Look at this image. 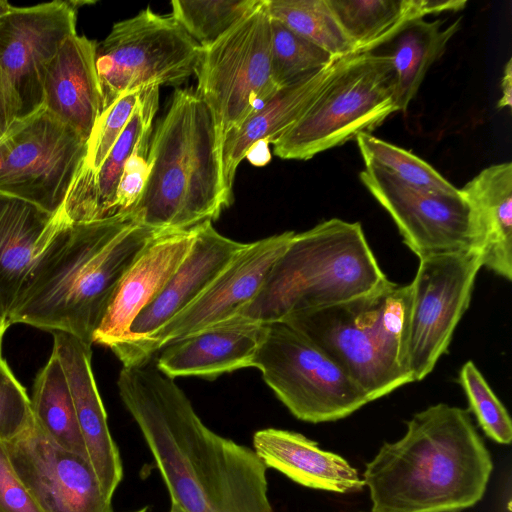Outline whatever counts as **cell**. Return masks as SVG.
I'll list each match as a JSON object with an SVG mask.
<instances>
[{
  "mask_svg": "<svg viewBox=\"0 0 512 512\" xmlns=\"http://www.w3.org/2000/svg\"><path fill=\"white\" fill-rule=\"evenodd\" d=\"M117 387L170 495L184 512H274L267 467L248 446L208 428L156 366L123 367Z\"/></svg>",
  "mask_w": 512,
  "mask_h": 512,
  "instance_id": "obj_1",
  "label": "cell"
},
{
  "mask_svg": "<svg viewBox=\"0 0 512 512\" xmlns=\"http://www.w3.org/2000/svg\"><path fill=\"white\" fill-rule=\"evenodd\" d=\"M162 232L132 215L57 224L50 221L39 252L7 318L69 333L92 345V337L124 274Z\"/></svg>",
  "mask_w": 512,
  "mask_h": 512,
  "instance_id": "obj_2",
  "label": "cell"
},
{
  "mask_svg": "<svg viewBox=\"0 0 512 512\" xmlns=\"http://www.w3.org/2000/svg\"><path fill=\"white\" fill-rule=\"evenodd\" d=\"M493 462L470 411L438 403L366 464L371 512H460L484 496Z\"/></svg>",
  "mask_w": 512,
  "mask_h": 512,
  "instance_id": "obj_3",
  "label": "cell"
},
{
  "mask_svg": "<svg viewBox=\"0 0 512 512\" xmlns=\"http://www.w3.org/2000/svg\"><path fill=\"white\" fill-rule=\"evenodd\" d=\"M150 173L132 211L159 232L192 229L217 219L232 200L224 188L221 141L196 92L176 89L150 139Z\"/></svg>",
  "mask_w": 512,
  "mask_h": 512,
  "instance_id": "obj_4",
  "label": "cell"
},
{
  "mask_svg": "<svg viewBox=\"0 0 512 512\" xmlns=\"http://www.w3.org/2000/svg\"><path fill=\"white\" fill-rule=\"evenodd\" d=\"M386 279L361 223L331 218L294 234L239 315L283 321L364 295Z\"/></svg>",
  "mask_w": 512,
  "mask_h": 512,
  "instance_id": "obj_5",
  "label": "cell"
},
{
  "mask_svg": "<svg viewBox=\"0 0 512 512\" xmlns=\"http://www.w3.org/2000/svg\"><path fill=\"white\" fill-rule=\"evenodd\" d=\"M409 315V284L387 278L364 295L283 321L333 359L371 402L412 382Z\"/></svg>",
  "mask_w": 512,
  "mask_h": 512,
  "instance_id": "obj_6",
  "label": "cell"
},
{
  "mask_svg": "<svg viewBox=\"0 0 512 512\" xmlns=\"http://www.w3.org/2000/svg\"><path fill=\"white\" fill-rule=\"evenodd\" d=\"M398 112L386 53L351 55L300 118L273 144L282 159L308 160L371 133Z\"/></svg>",
  "mask_w": 512,
  "mask_h": 512,
  "instance_id": "obj_7",
  "label": "cell"
},
{
  "mask_svg": "<svg viewBox=\"0 0 512 512\" xmlns=\"http://www.w3.org/2000/svg\"><path fill=\"white\" fill-rule=\"evenodd\" d=\"M253 367L286 408L305 422L336 421L370 402L333 359L284 321L266 324Z\"/></svg>",
  "mask_w": 512,
  "mask_h": 512,
  "instance_id": "obj_8",
  "label": "cell"
},
{
  "mask_svg": "<svg viewBox=\"0 0 512 512\" xmlns=\"http://www.w3.org/2000/svg\"><path fill=\"white\" fill-rule=\"evenodd\" d=\"M195 74L196 94L210 110L222 143L280 89L272 77L265 0L215 43L201 48Z\"/></svg>",
  "mask_w": 512,
  "mask_h": 512,
  "instance_id": "obj_9",
  "label": "cell"
},
{
  "mask_svg": "<svg viewBox=\"0 0 512 512\" xmlns=\"http://www.w3.org/2000/svg\"><path fill=\"white\" fill-rule=\"evenodd\" d=\"M200 52L172 15L149 7L115 23L96 47L102 112L127 92L183 83L195 73Z\"/></svg>",
  "mask_w": 512,
  "mask_h": 512,
  "instance_id": "obj_10",
  "label": "cell"
},
{
  "mask_svg": "<svg viewBox=\"0 0 512 512\" xmlns=\"http://www.w3.org/2000/svg\"><path fill=\"white\" fill-rule=\"evenodd\" d=\"M86 153L87 142L42 106L14 121L0 137V195L55 214Z\"/></svg>",
  "mask_w": 512,
  "mask_h": 512,
  "instance_id": "obj_11",
  "label": "cell"
},
{
  "mask_svg": "<svg viewBox=\"0 0 512 512\" xmlns=\"http://www.w3.org/2000/svg\"><path fill=\"white\" fill-rule=\"evenodd\" d=\"M482 267L475 250L419 258L410 286L408 367L423 380L447 352Z\"/></svg>",
  "mask_w": 512,
  "mask_h": 512,
  "instance_id": "obj_12",
  "label": "cell"
},
{
  "mask_svg": "<svg viewBox=\"0 0 512 512\" xmlns=\"http://www.w3.org/2000/svg\"><path fill=\"white\" fill-rule=\"evenodd\" d=\"M294 231L247 243L203 294L187 309L149 337L110 349L123 367L149 363L165 345L239 315L257 296L273 264Z\"/></svg>",
  "mask_w": 512,
  "mask_h": 512,
  "instance_id": "obj_13",
  "label": "cell"
},
{
  "mask_svg": "<svg viewBox=\"0 0 512 512\" xmlns=\"http://www.w3.org/2000/svg\"><path fill=\"white\" fill-rule=\"evenodd\" d=\"M359 177L418 258L476 251L474 208L460 189L439 192L414 188L375 166H365Z\"/></svg>",
  "mask_w": 512,
  "mask_h": 512,
  "instance_id": "obj_14",
  "label": "cell"
},
{
  "mask_svg": "<svg viewBox=\"0 0 512 512\" xmlns=\"http://www.w3.org/2000/svg\"><path fill=\"white\" fill-rule=\"evenodd\" d=\"M80 1L14 7L0 18V71L18 105V119L43 106L47 68L76 33Z\"/></svg>",
  "mask_w": 512,
  "mask_h": 512,
  "instance_id": "obj_15",
  "label": "cell"
},
{
  "mask_svg": "<svg viewBox=\"0 0 512 512\" xmlns=\"http://www.w3.org/2000/svg\"><path fill=\"white\" fill-rule=\"evenodd\" d=\"M11 464L42 512H113L90 462L56 445L34 417L3 443Z\"/></svg>",
  "mask_w": 512,
  "mask_h": 512,
  "instance_id": "obj_16",
  "label": "cell"
},
{
  "mask_svg": "<svg viewBox=\"0 0 512 512\" xmlns=\"http://www.w3.org/2000/svg\"><path fill=\"white\" fill-rule=\"evenodd\" d=\"M195 228L162 232L145 247L117 285L92 344L110 348L128 339L133 320L157 297L187 255Z\"/></svg>",
  "mask_w": 512,
  "mask_h": 512,
  "instance_id": "obj_17",
  "label": "cell"
},
{
  "mask_svg": "<svg viewBox=\"0 0 512 512\" xmlns=\"http://www.w3.org/2000/svg\"><path fill=\"white\" fill-rule=\"evenodd\" d=\"M246 244L223 236L210 221L196 226L195 238L187 255L157 297L133 320L129 337L123 342L145 339L182 313Z\"/></svg>",
  "mask_w": 512,
  "mask_h": 512,
  "instance_id": "obj_18",
  "label": "cell"
},
{
  "mask_svg": "<svg viewBox=\"0 0 512 512\" xmlns=\"http://www.w3.org/2000/svg\"><path fill=\"white\" fill-rule=\"evenodd\" d=\"M53 337L52 352L66 375L88 460L112 499L123 478V465L93 375L91 345L66 332H53Z\"/></svg>",
  "mask_w": 512,
  "mask_h": 512,
  "instance_id": "obj_19",
  "label": "cell"
},
{
  "mask_svg": "<svg viewBox=\"0 0 512 512\" xmlns=\"http://www.w3.org/2000/svg\"><path fill=\"white\" fill-rule=\"evenodd\" d=\"M265 331L266 324L237 315L163 346L156 353L155 366L172 379L198 376L213 380L253 367Z\"/></svg>",
  "mask_w": 512,
  "mask_h": 512,
  "instance_id": "obj_20",
  "label": "cell"
},
{
  "mask_svg": "<svg viewBox=\"0 0 512 512\" xmlns=\"http://www.w3.org/2000/svg\"><path fill=\"white\" fill-rule=\"evenodd\" d=\"M158 107L159 86L141 89L127 126L104 162L94 173L77 174L63 206L53 215L54 223L79 224L115 218L113 205L124 165L139 140L152 132Z\"/></svg>",
  "mask_w": 512,
  "mask_h": 512,
  "instance_id": "obj_21",
  "label": "cell"
},
{
  "mask_svg": "<svg viewBox=\"0 0 512 512\" xmlns=\"http://www.w3.org/2000/svg\"><path fill=\"white\" fill-rule=\"evenodd\" d=\"M96 47L85 35L68 37L50 62L43 84V106L86 142L102 114Z\"/></svg>",
  "mask_w": 512,
  "mask_h": 512,
  "instance_id": "obj_22",
  "label": "cell"
},
{
  "mask_svg": "<svg viewBox=\"0 0 512 512\" xmlns=\"http://www.w3.org/2000/svg\"><path fill=\"white\" fill-rule=\"evenodd\" d=\"M350 56L336 58L317 72L281 87L237 129L226 134L221 143L222 176L224 188L231 199L237 168L248 150L259 141L272 144L288 130Z\"/></svg>",
  "mask_w": 512,
  "mask_h": 512,
  "instance_id": "obj_23",
  "label": "cell"
},
{
  "mask_svg": "<svg viewBox=\"0 0 512 512\" xmlns=\"http://www.w3.org/2000/svg\"><path fill=\"white\" fill-rule=\"evenodd\" d=\"M253 450L267 468L307 488L346 494L365 487L362 476L345 458L323 450L298 432L258 430L253 435Z\"/></svg>",
  "mask_w": 512,
  "mask_h": 512,
  "instance_id": "obj_24",
  "label": "cell"
},
{
  "mask_svg": "<svg viewBox=\"0 0 512 512\" xmlns=\"http://www.w3.org/2000/svg\"><path fill=\"white\" fill-rule=\"evenodd\" d=\"M460 190L474 208L482 267L511 281L512 163L483 169Z\"/></svg>",
  "mask_w": 512,
  "mask_h": 512,
  "instance_id": "obj_25",
  "label": "cell"
},
{
  "mask_svg": "<svg viewBox=\"0 0 512 512\" xmlns=\"http://www.w3.org/2000/svg\"><path fill=\"white\" fill-rule=\"evenodd\" d=\"M354 47V54L374 52L408 23L429 14L462 10L464 0H327Z\"/></svg>",
  "mask_w": 512,
  "mask_h": 512,
  "instance_id": "obj_26",
  "label": "cell"
},
{
  "mask_svg": "<svg viewBox=\"0 0 512 512\" xmlns=\"http://www.w3.org/2000/svg\"><path fill=\"white\" fill-rule=\"evenodd\" d=\"M53 215L24 200L0 195V312L6 324Z\"/></svg>",
  "mask_w": 512,
  "mask_h": 512,
  "instance_id": "obj_27",
  "label": "cell"
},
{
  "mask_svg": "<svg viewBox=\"0 0 512 512\" xmlns=\"http://www.w3.org/2000/svg\"><path fill=\"white\" fill-rule=\"evenodd\" d=\"M461 26V18L447 27L441 20L419 18L408 23L389 43L394 75V99L398 111L405 113L416 96L428 69L445 52L450 39Z\"/></svg>",
  "mask_w": 512,
  "mask_h": 512,
  "instance_id": "obj_28",
  "label": "cell"
},
{
  "mask_svg": "<svg viewBox=\"0 0 512 512\" xmlns=\"http://www.w3.org/2000/svg\"><path fill=\"white\" fill-rule=\"evenodd\" d=\"M30 400L34 420L50 440L88 460L70 387L53 352L35 378Z\"/></svg>",
  "mask_w": 512,
  "mask_h": 512,
  "instance_id": "obj_29",
  "label": "cell"
},
{
  "mask_svg": "<svg viewBox=\"0 0 512 512\" xmlns=\"http://www.w3.org/2000/svg\"><path fill=\"white\" fill-rule=\"evenodd\" d=\"M269 16L335 58L354 55V47L327 0H265Z\"/></svg>",
  "mask_w": 512,
  "mask_h": 512,
  "instance_id": "obj_30",
  "label": "cell"
},
{
  "mask_svg": "<svg viewBox=\"0 0 512 512\" xmlns=\"http://www.w3.org/2000/svg\"><path fill=\"white\" fill-rule=\"evenodd\" d=\"M355 139L365 166L378 167L414 188L439 192H456L459 189L431 165L407 150L371 133H360Z\"/></svg>",
  "mask_w": 512,
  "mask_h": 512,
  "instance_id": "obj_31",
  "label": "cell"
},
{
  "mask_svg": "<svg viewBox=\"0 0 512 512\" xmlns=\"http://www.w3.org/2000/svg\"><path fill=\"white\" fill-rule=\"evenodd\" d=\"M259 2L260 0H174L171 2V15L201 48H205L225 35Z\"/></svg>",
  "mask_w": 512,
  "mask_h": 512,
  "instance_id": "obj_32",
  "label": "cell"
},
{
  "mask_svg": "<svg viewBox=\"0 0 512 512\" xmlns=\"http://www.w3.org/2000/svg\"><path fill=\"white\" fill-rule=\"evenodd\" d=\"M271 70L278 88L326 67L336 58L270 17Z\"/></svg>",
  "mask_w": 512,
  "mask_h": 512,
  "instance_id": "obj_33",
  "label": "cell"
},
{
  "mask_svg": "<svg viewBox=\"0 0 512 512\" xmlns=\"http://www.w3.org/2000/svg\"><path fill=\"white\" fill-rule=\"evenodd\" d=\"M458 382L467 397L469 411L474 414L486 436L496 443L509 444L512 440L509 413L473 361L463 364Z\"/></svg>",
  "mask_w": 512,
  "mask_h": 512,
  "instance_id": "obj_34",
  "label": "cell"
},
{
  "mask_svg": "<svg viewBox=\"0 0 512 512\" xmlns=\"http://www.w3.org/2000/svg\"><path fill=\"white\" fill-rule=\"evenodd\" d=\"M141 89L121 95L98 118L87 142V153L78 173H94L104 162L110 150L127 126Z\"/></svg>",
  "mask_w": 512,
  "mask_h": 512,
  "instance_id": "obj_35",
  "label": "cell"
},
{
  "mask_svg": "<svg viewBox=\"0 0 512 512\" xmlns=\"http://www.w3.org/2000/svg\"><path fill=\"white\" fill-rule=\"evenodd\" d=\"M32 420L31 400L0 354V442L17 437Z\"/></svg>",
  "mask_w": 512,
  "mask_h": 512,
  "instance_id": "obj_36",
  "label": "cell"
},
{
  "mask_svg": "<svg viewBox=\"0 0 512 512\" xmlns=\"http://www.w3.org/2000/svg\"><path fill=\"white\" fill-rule=\"evenodd\" d=\"M152 132L145 134L127 159L116 190L114 217L132 215L145 188L150 166L148 152Z\"/></svg>",
  "mask_w": 512,
  "mask_h": 512,
  "instance_id": "obj_37",
  "label": "cell"
},
{
  "mask_svg": "<svg viewBox=\"0 0 512 512\" xmlns=\"http://www.w3.org/2000/svg\"><path fill=\"white\" fill-rule=\"evenodd\" d=\"M0 512H42L0 442Z\"/></svg>",
  "mask_w": 512,
  "mask_h": 512,
  "instance_id": "obj_38",
  "label": "cell"
},
{
  "mask_svg": "<svg viewBox=\"0 0 512 512\" xmlns=\"http://www.w3.org/2000/svg\"><path fill=\"white\" fill-rule=\"evenodd\" d=\"M501 98L498 101L499 109L511 107L512 105V60L509 59L504 67V74L501 81Z\"/></svg>",
  "mask_w": 512,
  "mask_h": 512,
  "instance_id": "obj_39",
  "label": "cell"
},
{
  "mask_svg": "<svg viewBox=\"0 0 512 512\" xmlns=\"http://www.w3.org/2000/svg\"><path fill=\"white\" fill-rule=\"evenodd\" d=\"M269 144L266 141H259L255 143L247 152L245 158L248 159L253 165L263 166L271 159Z\"/></svg>",
  "mask_w": 512,
  "mask_h": 512,
  "instance_id": "obj_40",
  "label": "cell"
},
{
  "mask_svg": "<svg viewBox=\"0 0 512 512\" xmlns=\"http://www.w3.org/2000/svg\"><path fill=\"white\" fill-rule=\"evenodd\" d=\"M12 8L13 6L10 3L0 0V18L7 14Z\"/></svg>",
  "mask_w": 512,
  "mask_h": 512,
  "instance_id": "obj_41",
  "label": "cell"
},
{
  "mask_svg": "<svg viewBox=\"0 0 512 512\" xmlns=\"http://www.w3.org/2000/svg\"><path fill=\"white\" fill-rule=\"evenodd\" d=\"M7 328H8V326L0 312V354H1V344H2L3 334Z\"/></svg>",
  "mask_w": 512,
  "mask_h": 512,
  "instance_id": "obj_42",
  "label": "cell"
},
{
  "mask_svg": "<svg viewBox=\"0 0 512 512\" xmlns=\"http://www.w3.org/2000/svg\"><path fill=\"white\" fill-rule=\"evenodd\" d=\"M169 512H184V511L181 508H179L178 506L171 504V508H170Z\"/></svg>",
  "mask_w": 512,
  "mask_h": 512,
  "instance_id": "obj_43",
  "label": "cell"
},
{
  "mask_svg": "<svg viewBox=\"0 0 512 512\" xmlns=\"http://www.w3.org/2000/svg\"><path fill=\"white\" fill-rule=\"evenodd\" d=\"M146 511H147V508H142V509H140L138 511H135V512H146Z\"/></svg>",
  "mask_w": 512,
  "mask_h": 512,
  "instance_id": "obj_44",
  "label": "cell"
}]
</instances>
